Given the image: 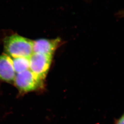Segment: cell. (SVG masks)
<instances>
[{
    "mask_svg": "<svg viewBox=\"0 0 124 124\" xmlns=\"http://www.w3.org/2000/svg\"><path fill=\"white\" fill-rule=\"evenodd\" d=\"M5 54L11 58H30L33 53V40L15 34L3 40Z\"/></svg>",
    "mask_w": 124,
    "mask_h": 124,
    "instance_id": "cell-1",
    "label": "cell"
},
{
    "mask_svg": "<svg viewBox=\"0 0 124 124\" xmlns=\"http://www.w3.org/2000/svg\"><path fill=\"white\" fill-rule=\"evenodd\" d=\"M13 83L20 92L29 93L42 88L44 80L35 75L29 69L16 74Z\"/></svg>",
    "mask_w": 124,
    "mask_h": 124,
    "instance_id": "cell-2",
    "label": "cell"
},
{
    "mask_svg": "<svg viewBox=\"0 0 124 124\" xmlns=\"http://www.w3.org/2000/svg\"><path fill=\"white\" fill-rule=\"evenodd\" d=\"M53 56L33 53L30 58V70L44 80L51 65Z\"/></svg>",
    "mask_w": 124,
    "mask_h": 124,
    "instance_id": "cell-3",
    "label": "cell"
},
{
    "mask_svg": "<svg viewBox=\"0 0 124 124\" xmlns=\"http://www.w3.org/2000/svg\"><path fill=\"white\" fill-rule=\"evenodd\" d=\"M61 39L59 38L54 39H40L33 40V53L53 56V54L61 46Z\"/></svg>",
    "mask_w": 124,
    "mask_h": 124,
    "instance_id": "cell-4",
    "label": "cell"
},
{
    "mask_svg": "<svg viewBox=\"0 0 124 124\" xmlns=\"http://www.w3.org/2000/svg\"><path fill=\"white\" fill-rule=\"evenodd\" d=\"M16 74L11 58L5 53L0 55V80L9 83H13Z\"/></svg>",
    "mask_w": 124,
    "mask_h": 124,
    "instance_id": "cell-5",
    "label": "cell"
},
{
    "mask_svg": "<svg viewBox=\"0 0 124 124\" xmlns=\"http://www.w3.org/2000/svg\"><path fill=\"white\" fill-rule=\"evenodd\" d=\"M11 59L16 74L20 73L30 69V58L18 57L11 58Z\"/></svg>",
    "mask_w": 124,
    "mask_h": 124,
    "instance_id": "cell-6",
    "label": "cell"
},
{
    "mask_svg": "<svg viewBox=\"0 0 124 124\" xmlns=\"http://www.w3.org/2000/svg\"><path fill=\"white\" fill-rule=\"evenodd\" d=\"M114 124H124V112L120 118L115 120Z\"/></svg>",
    "mask_w": 124,
    "mask_h": 124,
    "instance_id": "cell-7",
    "label": "cell"
},
{
    "mask_svg": "<svg viewBox=\"0 0 124 124\" xmlns=\"http://www.w3.org/2000/svg\"></svg>",
    "mask_w": 124,
    "mask_h": 124,
    "instance_id": "cell-8",
    "label": "cell"
}]
</instances>
